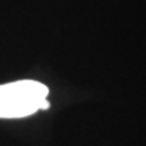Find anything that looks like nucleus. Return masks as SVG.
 Listing matches in <instances>:
<instances>
[{
	"mask_svg": "<svg viewBox=\"0 0 146 146\" xmlns=\"http://www.w3.org/2000/svg\"><path fill=\"white\" fill-rule=\"evenodd\" d=\"M48 88L35 80H18L0 85V118H21L46 110Z\"/></svg>",
	"mask_w": 146,
	"mask_h": 146,
	"instance_id": "f257e3e1",
	"label": "nucleus"
}]
</instances>
